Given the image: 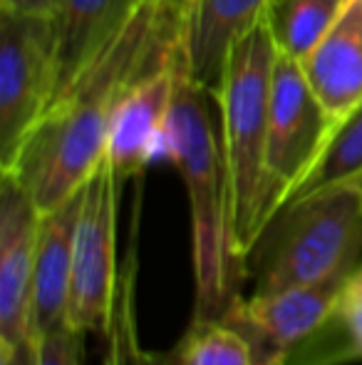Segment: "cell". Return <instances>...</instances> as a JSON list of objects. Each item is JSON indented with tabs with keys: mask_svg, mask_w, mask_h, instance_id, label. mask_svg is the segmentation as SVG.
Listing matches in <instances>:
<instances>
[{
	"mask_svg": "<svg viewBox=\"0 0 362 365\" xmlns=\"http://www.w3.org/2000/svg\"><path fill=\"white\" fill-rule=\"evenodd\" d=\"M35 336L28 338L20 346H8V343H0V365H33L35 358Z\"/></svg>",
	"mask_w": 362,
	"mask_h": 365,
	"instance_id": "cell-22",
	"label": "cell"
},
{
	"mask_svg": "<svg viewBox=\"0 0 362 365\" xmlns=\"http://www.w3.org/2000/svg\"><path fill=\"white\" fill-rule=\"evenodd\" d=\"M335 127L338 120L315 95L303 63L278 53L268 107V219L310 174Z\"/></svg>",
	"mask_w": 362,
	"mask_h": 365,
	"instance_id": "cell-6",
	"label": "cell"
},
{
	"mask_svg": "<svg viewBox=\"0 0 362 365\" xmlns=\"http://www.w3.org/2000/svg\"><path fill=\"white\" fill-rule=\"evenodd\" d=\"M112 365H188V363L176 346L166 353H147V351H142V348H137L132 336L127 343H122V338L117 336L115 363Z\"/></svg>",
	"mask_w": 362,
	"mask_h": 365,
	"instance_id": "cell-20",
	"label": "cell"
},
{
	"mask_svg": "<svg viewBox=\"0 0 362 365\" xmlns=\"http://www.w3.org/2000/svg\"><path fill=\"white\" fill-rule=\"evenodd\" d=\"M179 0H139L119 33L45 112L8 169L48 214L80 192L107 157L115 115L127 92L169 65L183 28Z\"/></svg>",
	"mask_w": 362,
	"mask_h": 365,
	"instance_id": "cell-1",
	"label": "cell"
},
{
	"mask_svg": "<svg viewBox=\"0 0 362 365\" xmlns=\"http://www.w3.org/2000/svg\"><path fill=\"white\" fill-rule=\"evenodd\" d=\"M211 100L188 73L183 28L176 50V90L159 142V157L176 164L191 207L193 318H221L238 293L243 274L228 246V189L221 130L211 120Z\"/></svg>",
	"mask_w": 362,
	"mask_h": 365,
	"instance_id": "cell-2",
	"label": "cell"
},
{
	"mask_svg": "<svg viewBox=\"0 0 362 365\" xmlns=\"http://www.w3.org/2000/svg\"><path fill=\"white\" fill-rule=\"evenodd\" d=\"M85 187L58 209L43 214L35 246L33 274V331L48 333L68 323L70 281H73L75 231L82 212Z\"/></svg>",
	"mask_w": 362,
	"mask_h": 365,
	"instance_id": "cell-11",
	"label": "cell"
},
{
	"mask_svg": "<svg viewBox=\"0 0 362 365\" xmlns=\"http://www.w3.org/2000/svg\"><path fill=\"white\" fill-rule=\"evenodd\" d=\"M139 0H60L58 15V87L53 105L70 90L85 68L119 33ZM50 105V107H53Z\"/></svg>",
	"mask_w": 362,
	"mask_h": 365,
	"instance_id": "cell-14",
	"label": "cell"
},
{
	"mask_svg": "<svg viewBox=\"0 0 362 365\" xmlns=\"http://www.w3.org/2000/svg\"><path fill=\"white\" fill-rule=\"evenodd\" d=\"M350 0H273L263 15L280 55L305 63Z\"/></svg>",
	"mask_w": 362,
	"mask_h": 365,
	"instance_id": "cell-16",
	"label": "cell"
},
{
	"mask_svg": "<svg viewBox=\"0 0 362 365\" xmlns=\"http://www.w3.org/2000/svg\"><path fill=\"white\" fill-rule=\"evenodd\" d=\"M179 3H183V5H186V3H188V0H179Z\"/></svg>",
	"mask_w": 362,
	"mask_h": 365,
	"instance_id": "cell-23",
	"label": "cell"
},
{
	"mask_svg": "<svg viewBox=\"0 0 362 365\" xmlns=\"http://www.w3.org/2000/svg\"><path fill=\"white\" fill-rule=\"evenodd\" d=\"M40 209L10 172H0V343L33 336V274Z\"/></svg>",
	"mask_w": 362,
	"mask_h": 365,
	"instance_id": "cell-9",
	"label": "cell"
},
{
	"mask_svg": "<svg viewBox=\"0 0 362 365\" xmlns=\"http://www.w3.org/2000/svg\"><path fill=\"white\" fill-rule=\"evenodd\" d=\"M58 87L55 15L0 10V172L50 110Z\"/></svg>",
	"mask_w": 362,
	"mask_h": 365,
	"instance_id": "cell-5",
	"label": "cell"
},
{
	"mask_svg": "<svg viewBox=\"0 0 362 365\" xmlns=\"http://www.w3.org/2000/svg\"><path fill=\"white\" fill-rule=\"evenodd\" d=\"M60 0H0V10L28 15H58Z\"/></svg>",
	"mask_w": 362,
	"mask_h": 365,
	"instance_id": "cell-21",
	"label": "cell"
},
{
	"mask_svg": "<svg viewBox=\"0 0 362 365\" xmlns=\"http://www.w3.org/2000/svg\"><path fill=\"white\" fill-rule=\"evenodd\" d=\"M122 179L110 159L85 184V202L75 231L73 281L68 326L78 331H107L117 303V207Z\"/></svg>",
	"mask_w": 362,
	"mask_h": 365,
	"instance_id": "cell-7",
	"label": "cell"
},
{
	"mask_svg": "<svg viewBox=\"0 0 362 365\" xmlns=\"http://www.w3.org/2000/svg\"><path fill=\"white\" fill-rule=\"evenodd\" d=\"M176 348L188 365H256L246 336L221 318H193Z\"/></svg>",
	"mask_w": 362,
	"mask_h": 365,
	"instance_id": "cell-18",
	"label": "cell"
},
{
	"mask_svg": "<svg viewBox=\"0 0 362 365\" xmlns=\"http://www.w3.org/2000/svg\"><path fill=\"white\" fill-rule=\"evenodd\" d=\"M82 331L63 326L35 336L33 365H82Z\"/></svg>",
	"mask_w": 362,
	"mask_h": 365,
	"instance_id": "cell-19",
	"label": "cell"
},
{
	"mask_svg": "<svg viewBox=\"0 0 362 365\" xmlns=\"http://www.w3.org/2000/svg\"><path fill=\"white\" fill-rule=\"evenodd\" d=\"M303 70L328 112L343 120L362 102V0L348 8L323 43L308 55Z\"/></svg>",
	"mask_w": 362,
	"mask_h": 365,
	"instance_id": "cell-13",
	"label": "cell"
},
{
	"mask_svg": "<svg viewBox=\"0 0 362 365\" xmlns=\"http://www.w3.org/2000/svg\"><path fill=\"white\" fill-rule=\"evenodd\" d=\"M273 0H188L183 10V45L193 82L216 97L226 55Z\"/></svg>",
	"mask_w": 362,
	"mask_h": 365,
	"instance_id": "cell-12",
	"label": "cell"
},
{
	"mask_svg": "<svg viewBox=\"0 0 362 365\" xmlns=\"http://www.w3.org/2000/svg\"><path fill=\"white\" fill-rule=\"evenodd\" d=\"M362 256V174L303 194L263 224L246 256L253 293L330 284Z\"/></svg>",
	"mask_w": 362,
	"mask_h": 365,
	"instance_id": "cell-4",
	"label": "cell"
},
{
	"mask_svg": "<svg viewBox=\"0 0 362 365\" xmlns=\"http://www.w3.org/2000/svg\"><path fill=\"white\" fill-rule=\"evenodd\" d=\"M181 38V35H179ZM179 50V45H176ZM176 90V53L161 70L137 82L122 100L107 142V159L122 182L159 157V142Z\"/></svg>",
	"mask_w": 362,
	"mask_h": 365,
	"instance_id": "cell-10",
	"label": "cell"
},
{
	"mask_svg": "<svg viewBox=\"0 0 362 365\" xmlns=\"http://www.w3.org/2000/svg\"><path fill=\"white\" fill-rule=\"evenodd\" d=\"M186 5H188V3H186Z\"/></svg>",
	"mask_w": 362,
	"mask_h": 365,
	"instance_id": "cell-24",
	"label": "cell"
},
{
	"mask_svg": "<svg viewBox=\"0 0 362 365\" xmlns=\"http://www.w3.org/2000/svg\"><path fill=\"white\" fill-rule=\"evenodd\" d=\"M278 48L266 15L233 40L216 97L228 189V246L246 279V256L268 221V107Z\"/></svg>",
	"mask_w": 362,
	"mask_h": 365,
	"instance_id": "cell-3",
	"label": "cell"
},
{
	"mask_svg": "<svg viewBox=\"0 0 362 365\" xmlns=\"http://www.w3.org/2000/svg\"><path fill=\"white\" fill-rule=\"evenodd\" d=\"M343 281L253 293L251 298L236 296L221 321L231 323L246 336L256 365H280L298 343H303L330 316Z\"/></svg>",
	"mask_w": 362,
	"mask_h": 365,
	"instance_id": "cell-8",
	"label": "cell"
},
{
	"mask_svg": "<svg viewBox=\"0 0 362 365\" xmlns=\"http://www.w3.org/2000/svg\"><path fill=\"white\" fill-rule=\"evenodd\" d=\"M360 174H362V102L338 122L328 147L323 149V154L315 162V167L310 169L308 177L290 194V199L318 192V189L345 182V179L360 177Z\"/></svg>",
	"mask_w": 362,
	"mask_h": 365,
	"instance_id": "cell-17",
	"label": "cell"
},
{
	"mask_svg": "<svg viewBox=\"0 0 362 365\" xmlns=\"http://www.w3.org/2000/svg\"><path fill=\"white\" fill-rule=\"evenodd\" d=\"M362 361V261L343 281L330 316L280 365H348Z\"/></svg>",
	"mask_w": 362,
	"mask_h": 365,
	"instance_id": "cell-15",
	"label": "cell"
}]
</instances>
